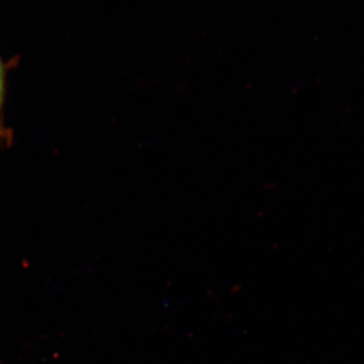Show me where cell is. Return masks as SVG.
I'll return each instance as SVG.
<instances>
[{
    "instance_id": "cell-1",
    "label": "cell",
    "mask_w": 364,
    "mask_h": 364,
    "mask_svg": "<svg viewBox=\"0 0 364 364\" xmlns=\"http://www.w3.org/2000/svg\"><path fill=\"white\" fill-rule=\"evenodd\" d=\"M4 100H6V69L0 58V138L7 136V130L4 126Z\"/></svg>"
}]
</instances>
